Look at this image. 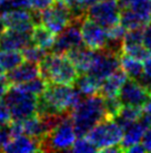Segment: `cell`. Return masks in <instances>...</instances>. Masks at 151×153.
<instances>
[{"mask_svg":"<svg viewBox=\"0 0 151 153\" xmlns=\"http://www.w3.org/2000/svg\"><path fill=\"white\" fill-rule=\"evenodd\" d=\"M84 97L73 85L48 83L45 93L38 96L37 114L71 113Z\"/></svg>","mask_w":151,"mask_h":153,"instance_id":"6da1fadb","label":"cell"},{"mask_svg":"<svg viewBox=\"0 0 151 153\" xmlns=\"http://www.w3.org/2000/svg\"><path fill=\"white\" fill-rule=\"evenodd\" d=\"M71 117L77 136H86L99 122L108 119L103 96L100 94L84 96L71 111Z\"/></svg>","mask_w":151,"mask_h":153,"instance_id":"7a4b0ae2","label":"cell"},{"mask_svg":"<svg viewBox=\"0 0 151 153\" xmlns=\"http://www.w3.org/2000/svg\"><path fill=\"white\" fill-rule=\"evenodd\" d=\"M39 68L40 76L48 83L73 85L79 76V72L66 54L48 53L39 63Z\"/></svg>","mask_w":151,"mask_h":153,"instance_id":"3957f363","label":"cell"},{"mask_svg":"<svg viewBox=\"0 0 151 153\" xmlns=\"http://www.w3.org/2000/svg\"><path fill=\"white\" fill-rule=\"evenodd\" d=\"M76 139L77 134L70 113L42 139L40 142L41 151L43 152L70 151Z\"/></svg>","mask_w":151,"mask_h":153,"instance_id":"277c9868","label":"cell"},{"mask_svg":"<svg viewBox=\"0 0 151 153\" xmlns=\"http://www.w3.org/2000/svg\"><path fill=\"white\" fill-rule=\"evenodd\" d=\"M12 120H25L37 114L38 97L26 92L18 85H11L4 96Z\"/></svg>","mask_w":151,"mask_h":153,"instance_id":"5b68a950","label":"cell"},{"mask_svg":"<svg viewBox=\"0 0 151 153\" xmlns=\"http://www.w3.org/2000/svg\"><path fill=\"white\" fill-rule=\"evenodd\" d=\"M87 136L92 141L98 151H102L106 148L120 144L123 136V128L116 120L106 119L97 124Z\"/></svg>","mask_w":151,"mask_h":153,"instance_id":"8992f818","label":"cell"},{"mask_svg":"<svg viewBox=\"0 0 151 153\" xmlns=\"http://www.w3.org/2000/svg\"><path fill=\"white\" fill-rule=\"evenodd\" d=\"M71 22L70 9L63 0H56L55 4L41 11V25L56 35L62 31Z\"/></svg>","mask_w":151,"mask_h":153,"instance_id":"52a82bcc","label":"cell"},{"mask_svg":"<svg viewBox=\"0 0 151 153\" xmlns=\"http://www.w3.org/2000/svg\"><path fill=\"white\" fill-rule=\"evenodd\" d=\"M120 13L121 9L117 0H101L89 7L87 17L106 29H109L120 22Z\"/></svg>","mask_w":151,"mask_h":153,"instance_id":"ba28073f","label":"cell"},{"mask_svg":"<svg viewBox=\"0 0 151 153\" xmlns=\"http://www.w3.org/2000/svg\"><path fill=\"white\" fill-rule=\"evenodd\" d=\"M84 20H72L62 31H60L56 36L51 51L56 54H66L76 47L84 45L81 34V24Z\"/></svg>","mask_w":151,"mask_h":153,"instance_id":"9c48e42d","label":"cell"},{"mask_svg":"<svg viewBox=\"0 0 151 153\" xmlns=\"http://www.w3.org/2000/svg\"><path fill=\"white\" fill-rule=\"evenodd\" d=\"M0 22L6 29L31 31L34 27L31 9L13 8L0 13Z\"/></svg>","mask_w":151,"mask_h":153,"instance_id":"30bf717a","label":"cell"},{"mask_svg":"<svg viewBox=\"0 0 151 153\" xmlns=\"http://www.w3.org/2000/svg\"><path fill=\"white\" fill-rule=\"evenodd\" d=\"M118 96L123 105L142 107L151 97V92L143 87L138 81L133 78H128L122 85Z\"/></svg>","mask_w":151,"mask_h":153,"instance_id":"8fae6325","label":"cell"},{"mask_svg":"<svg viewBox=\"0 0 151 153\" xmlns=\"http://www.w3.org/2000/svg\"><path fill=\"white\" fill-rule=\"evenodd\" d=\"M119 68H120V57L113 55L102 48L97 51L95 62L88 73L101 82Z\"/></svg>","mask_w":151,"mask_h":153,"instance_id":"7c38bea8","label":"cell"},{"mask_svg":"<svg viewBox=\"0 0 151 153\" xmlns=\"http://www.w3.org/2000/svg\"><path fill=\"white\" fill-rule=\"evenodd\" d=\"M81 34L84 45L95 51L102 49L108 39L107 29L88 17L81 24Z\"/></svg>","mask_w":151,"mask_h":153,"instance_id":"4fadbf2b","label":"cell"},{"mask_svg":"<svg viewBox=\"0 0 151 153\" xmlns=\"http://www.w3.org/2000/svg\"><path fill=\"white\" fill-rule=\"evenodd\" d=\"M29 44H31V31L4 28L0 34V51H21Z\"/></svg>","mask_w":151,"mask_h":153,"instance_id":"5bb4252c","label":"cell"},{"mask_svg":"<svg viewBox=\"0 0 151 153\" xmlns=\"http://www.w3.org/2000/svg\"><path fill=\"white\" fill-rule=\"evenodd\" d=\"M96 54L97 51L89 48L84 44L66 53V55L72 62V64L75 65L79 74L88 73L90 71L96 58Z\"/></svg>","mask_w":151,"mask_h":153,"instance_id":"9a60e30c","label":"cell"},{"mask_svg":"<svg viewBox=\"0 0 151 153\" xmlns=\"http://www.w3.org/2000/svg\"><path fill=\"white\" fill-rule=\"evenodd\" d=\"M38 76H40L39 64L28 60H23L20 65L9 71L7 74V77L11 85H19Z\"/></svg>","mask_w":151,"mask_h":153,"instance_id":"2e32d148","label":"cell"},{"mask_svg":"<svg viewBox=\"0 0 151 153\" xmlns=\"http://www.w3.org/2000/svg\"><path fill=\"white\" fill-rule=\"evenodd\" d=\"M41 141L29 136L27 134H20L15 136L2 148V151L10 153H27L41 151Z\"/></svg>","mask_w":151,"mask_h":153,"instance_id":"e0dca14e","label":"cell"},{"mask_svg":"<svg viewBox=\"0 0 151 153\" xmlns=\"http://www.w3.org/2000/svg\"><path fill=\"white\" fill-rule=\"evenodd\" d=\"M129 77L127 74L121 69V67L113 72L111 75L106 77L100 83V89L99 94L103 97H112V96H118L120 93L122 85L126 83V81Z\"/></svg>","mask_w":151,"mask_h":153,"instance_id":"ac0fdd59","label":"cell"},{"mask_svg":"<svg viewBox=\"0 0 151 153\" xmlns=\"http://www.w3.org/2000/svg\"><path fill=\"white\" fill-rule=\"evenodd\" d=\"M148 126L143 123L141 120H139L137 122L130 124L129 126H127L123 130V136L120 142V146L123 152H126L128 148L132 146L136 143H139L142 140V136L144 134Z\"/></svg>","mask_w":151,"mask_h":153,"instance_id":"d6986e66","label":"cell"},{"mask_svg":"<svg viewBox=\"0 0 151 153\" xmlns=\"http://www.w3.org/2000/svg\"><path fill=\"white\" fill-rule=\"evenodd\" d=\"M21 125H22L23 134L36 137L40 141L48 134L46 125L38 114H34L25 120H21Z\"/></svg>","mask_w":151,"mask_h":153,"instance_id":"ffe728a7","label":"cell"},{"mask_svg":"<svg viewBox=\"0 0 151 153\" xmlns=\"http://www.w3.org/2000/svg\"><path fill=\"white\" fill-rule=\"evenodd\" d=\"M56 40V34L43 25L34 26L31 30V43L46 51H51Z\"/></svg>","mask_w":151,"mask_h":153,"instance_id":"44dd1931","label":"cell"},{"mask_svg":"<svg viewBox=\"0 0 151 153\" xmlns=\"http://www.w3.org/2000/svg\"><path fill=\"white\" fill-rule=\"evenodd\" d=\"M100 83L101 82L99 79H97L95 76H92L91 74L84 73V74H79L73 86L84 96H91V95L99 94Z\"/></svg>","mask_w":151,"mask_h":153,"instance_id":"7402d4cb","label":"cell"},{"mask_svg":"<svg viewBox=\"0 0 151 153\" xmlns=\"http://www.w3.org/2000/svg\"><path fill=\"white\" fill-rule=\"evenodd\" d=\"M143 114L142 107L140 106H132V105H123V107L121 108L120 113L116 117V121L120 124L123 130L129 126L130 124L137 122L141 119V116Z\"/></svg>","mask_w":151,"mask_h":153,"instance_id":"603a6c76","label":"cell"},{"mask_svg":"<svg viewBox=\"0 0 151 153\" xmlns=\"http://www.w3.org/2000/svg\"><path fill=\"white\" fill-rule=\"evenodd\" d=\"M120 67L129 78L138 79L143 73V63L127 54H122L120 57Z\"/></svg>","mask_w":151,"mask_h":153,"instance_id":"cb8c5ba5","label":"cell"},{"mask_svg":"<svg viewBox=\"0 0 151 153\" xmlns=\"http://www.w3.org/2000/svg\"><path fill=\"white\" fill-rule=\"evenodd\" d=\"M120 24L127 30L134 29V28H144V26L147 25V22L141 18V16L131 8L121 9Z\"/></svg>","mask_w":151,"mask_h":153,"instance_id":"d4e9b609","label":"cell"},{"mask_svg":"<svg viewBox=\"0 0 151 153\" xmlns=\"http://www.w3.org/2000/svg\"><path fill=\"white\" fill-rule=\"evenodd\" d=\"M20 51H0V66L4 72H9L23 62Z\"/></svg>","mask_w":151,"mask_h":153,"instance_id":"484cf974","label":"cell"},{"mask_svg":"<svg viewBox=\"0 0 151 153\" xmlns=\"http://www.w3.org/2000/svg\"><path fill=\"white\" fill-rule=\"evenodd\" d=\"M19 87L28 92V93L32 94L34 96H40L45 93V91L47 89V86H48V82L41 76H38L36 78H32L30 81L26 82V83H22V84H19Z\"/></svg>","mask_w":151,"mask_h":153,"instance_id":"4316f807","label":"cell"},{"mask_svg":"<svg viewBox=\"0 0 151 153\" xmlns=\"http://www.w3.org/2000/svg\"><path fill=\"white\" fill-rule=\"evenodd\" d=\"M48 53H49L48 51L43 49L41 47L36 46L32 43L29 44L28 46L25 47L21 51V54L23 56V59L28 60V62H32V63H37V64H39L46 57Z\"/></svg>","mask_w":151,"mask_h":153,"instance_id":"83f0119b","label":"cell"},{"mask_svg":"<svg viewBox=\"0 0 151 153\" xmlns=\"http://www.w3.org/2000/svg\"><path fill=\"white\" fill-rule=\"evenodd\" d=\"M105 101V110L108 119L114 120L117 117L121 108L123 107V104L120 101L119 96H112V97H103Z\"/></svg>","mask_w":151,"mask_h":153,"instance_id":"f1b7e54d","label":"cell"},{"mask_svg":"<svg viewBox=\"0 0 151 153\" xmlns=\"http://www.w3.org/2000/svg\"><path fill=\"white\" fill-rule=\"evenodd\" d=\"M71 152H78V153H89V152H96L98 149L96 145L93 144V142L88 136H78V139H76L75 143L70 149Z\"/></svg>","mask_w":151,"mask_h":153,"instance_id":"f546056e","label":"cell"},{"mask_svg":"<svg viewBox=\"0 0 151 153\" xmlns=\"http://www.w3.org/2000/svg\"><path fill=\"white\" fill-rule=\"evenodd\" d=\"M123 54H127L133 58L143 62L151 55V51L148 49L143 44H138V45H132V46H126L123 48Z\"/></svg>","mask_w":151,"mask_h":153,"instance_id":"4dcf8cb0","label":"cell"},{"mask_svg":"<svg viewBox=\"0 0 151 153\" xmlns=\"http://www.w3.org/2000/svg\"><path fill=\"white\" fill-rule=\"evenodd\" d=\"M123 44H125V47L143 44V28L127 30L126 35L123 37Z\"/></svg>","mask_w":151,"mask_h":153,"instance_id":"1f68e13d","label":"cell"},{"mask_svg":"<svg viewBox=\"0 0 151 153\" xmlns=\"http://www.w3.org/2000/svg\"><path fill=\"white\" fill-rule=\"evenodd\" d=\"M142 63H143L142 75L139 77L138 79H136V81H138L143 87H146L148 91L151 92V55L143 60Z\"/></svg>","mask_w":151,"mask_h":153,"instance_id":"d6a6232c","label":"cell"},{"mask_svg":"<svg viewBox=\"0 0 151 153\" xmlns=\"http://www.w3.org/2000/svg\"><path fill=\"white\" fill-rule=\"evenodd\" d=\"M12 122V116L10 113L8 105L4 98H0V126H6Z\"/></svg>","mask_w":151,"mask_h":153,"instance_id":"836d02e7","label":"cell"},{"mask_svg":"<svg viewBox=\"0 0 151 153\" xmlns=\"http://www.w3.org/2000/svg\"><path fill=\"white\" fill-rule=\"evenodd\" d=\"M56 0H29V9L42 11L55 4Z\"/></svg>","mask_w":151,"mask_h":153,"instance_id":"e575fe53","label":"cell"},{"mask_svg":"<svg viewBox=\"0 0 151 153\" xmlns=\"http://www.w3.org/2000/svg\"><path fill=\"white\" fill-rule=\"evenodd\" d=\"M10 82H9L7 75H4V73H0V98H4L6 93L10 88Z\"/></svg>","mask_w":151,"mask_h":153,"instance_id":"d590c367","label":"cell"},{"mask_svg":"<svg viewBox=\"0 0 151 153\" xmlns=\"http://www.w3.org/2000/svg\"><path fill=\"white\" fill-rule=\"evenodd\" d=\"M143 45L151 51V20L143 28Z\"/></svg>","mask_w":151,"mask_h":153,"instance_id":"8d00e7d4","label":"cell"},{"mask_svg":"<svg viewBox=\"0 0 151 153\" xmlns=\"http://www.w3.org/2000/svg\"><path fill=\"white\" fill-rule=\"evenodd\" d=\"M118 4L120 9H126V8H134L139 6L140 4H142L146 0H117Z\"/></svg>","mask_w":151,"mask_h":153,"instance_id":"74e56055","label":"cell"},{"mask_svg":"<svg viewBox=\"0 0 151 153\" xmlns=\"http://www.w3.org/2000/svg\"><path fill=\"white\" fill-rule=\"evenodd\" d=\"M141 143L144 146V149H146L147 152H151V125L144 132V134L142 136V140H141Z\"/></svg>","mask_w":151,"mask_h":153,"instance_id":"f35d334b","label":"cell"},{"mask_svg":"<svg viewBox=\"0 0 151 153\" xmlns=\"http://www.w3.org/2000/svg\"><path fill=\"white\" fill-rule=\"evenodd\" d=\"M126 152H130V153H143V152H147L146 149H144V146L142 145L141 142H139V143H136L133 144L132 146L130 148H128L126 150Z\"/></svg>","mask_w":151,"mask_h":153,"instance_id":"ab89813d","label":"cell"},{"mask_svg":"<svg viewBox=\"0 0 151 153\" xmlns=\"http://www.w3.org/2000/svg\"><path fill=\"white\" fill-rule=\"evenodd\" d=\"M143 110V115H146L147 117L151 120V97L147 101V103L142 106Z\"/></svg>","mask_w":151,"mask_h":153,"instance_id":"60d3db41","label":"cell"},{"mask_svg":"<svg viewBox=\"0 0 151 153\" xmlns=\"http://www.w3.org/2000/svg\"><path fill=\"white\" fill-rule=\"evenodd\" d=\"M2 148H4V141H2V137L0 134V151H2Z\"/></svg>","mask_w":151,"mask_h":153,"instance_id":"b9f144b4","label":"cell"},{"mask_svg":"<svg viewBox=\"0 0 151 153\" xmlns=\"http://www.w3.org/2000/svg\"><path fill=\"white\" fill-rule=\"evenodd\" d=\"M4 1H6V0H0V11H1V8H2V6H4Z\"/></svg>","mask_w":151,"mask_h":153,"instance_id":"7bdbcfd3","label":"cell"},{"mask_svg":"<svg viewBox=\"0 0 151 153\" xmlns=\"http://www.w3.org/2000/svg\"><path fill=\"white\" fill-rule=\"evenodd\" d=\"M63 1H65V2L67 4V2H70V1H72V0H63Z\"/></svg>","mask_w":151,"mask_h":153,"instance_id":"ee69618b","label":"cell"},{"mask_svg":"<svg viewBox=\"0 0 151 153\" xmlns=\"http://www.w3.org/2000/svg\"><path fill=\"white\" fill-rule=\"evenodd\" d=\"M0 73H4V69H2V67L0 66Z\"/></svg>","mask_w":151,"mask_h":153,"instance_id":"f6af8a7d","label":"cell"}]
</instances>
